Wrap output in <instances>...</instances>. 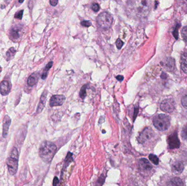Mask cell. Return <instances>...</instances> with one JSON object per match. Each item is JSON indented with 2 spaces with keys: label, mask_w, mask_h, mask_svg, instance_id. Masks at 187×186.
<instances>
[{
  "label": "cell",
  "mask_w": 187,
  "mask_h": 186,
  "mask_svg": "<svg viewBox=\"0 0 187 186\" xmlns=\"http://www.w3.org/2000/svg\"><path fill=\"white\" fill-rule=\"evenodd\" d=\"M57 151L55 145L49 142H44L41 145L39 155L41 158L46 163L51 162Z\"/></svg>",
  "instance_id": "1"
},
{
  "label": "cell",
  "mask_w": 187,
  "mask_h": 186,
  "mask_svg": "<svg viewBox=\"0 0 187 186\" xmlns=\"http://www.w3.org/2000/svg\"><path fill=\"white\" fill-rule=\"evenodd\" d=\"M153 124L156 128L161 131L167 130L170 126L169 116L165 114H159L154 118Z\"/></svg>",
  "instance_id": "2"
},
{
  "label": "cell",
  "mask_w": 187,
  "mask_h": 186,
  "mask_svg": "<svg viewBox=\"0 0 187 186\" xmlns=\"http://www.w3.org/2000/svg\"><path fill=\"white\" fill-rule=\"evenodd\" d=\"M113 17L107 12L101 13L97 17V22L98 25L103 29H107L111 26L113 22Z\"/></svg>",
  "instance_id": "3"
},
{
  "label": "cell",
  "mask_w": 187,
  "mask_h": 186,
  "mask_svg": "<svg viewBox=\"0 0 187 186\" xmlns=\"http://www.w3.org/2000/svg\"><path fill=\"white\" fill-rule=\"evenodd\" d=\"M154 132L151 127H146L137 137V141L140 144H143L153 137Z\"/></svg>",
  "instance_id": "4"
},
{
  "label": "cell",
  "mask_w": 187,
  "mask_h": 186,
  "mask_svg": "<svg viewBox=\"0 0 187 186\" xmlns=\"http://www.w3.org/2000/svg\"><path fill=\"white\" fill-rule=\"evenodd\" d=\"M6 164L9 174L11 175H15L18 170V158L10 156L6 160Z\"/></svg>",
  "instance_id": "5"
},
{
  "label": "cell",
  "mask_w": 187,
  "mask_h": 186,
  "mask_svg": "<svg viewBox=\"0 0 187 186\" xmlns=\"http://www.w3.org/2000/svg\"><path fill=\"white\" fill-rule=\"evenodd\" d=\"M175 108V103L173 99L167 98L161 103V109L165 113H170L174 111Z\"/></svg>",
  "instance_id": "6"
},
{
  "label": "cell",
  "mask_w": 187,
  "mask_h": 186,
  "mask_svg": "<svg viewBox=\"0 0 187 186\" xmlns=\"http://www.w3.org/2000/svg\"><path fill=\"white\" fill-rule=\"evenodd\" d=\"M167 143L170 149H175L180 147V142L178 139L177 132L175 131L167 137Z\"/></svg>",
  "instance_id": "7"
},
{
  "label": "cell",
  "mask_w": 187,
  "mask_h": 186,
  "mask_svg": "<svg viewBox=\"0 0 187 186\" xmlns=\"http://www.w3.org/2000/svg\"><path fill=\"white\" fill-rule=\"evenodd\" d=\"M66 98L64 95H54L51 97L49 104L51 107L60 106L65 102Z\"/></svg>",
  "instance_id": "8"
},
{
  "label": "cell",
  "mask_w": 187,
  "mask_h": 186,
  "mask_svg": "<svg viewBox=\"0 0 187 186\" xmlns=\"http://www.w3.org/2000/svg\"><path fill=\"white\" fill-rule=\"evenodd\" d=\"M138 166L141 170L149 171L151 170L153 166L149 161L146 158H141L138 162Z\"/></svg>",
  "instance_id": "9"
},
{
  "label": "cell",
  "mask_w": 187,
  "mask_h": 186,
  "mask_svg": "<svg viewBox=\"0 0 187 186\" xmlns=\"http://www.w3.org/2000/svg\"><path fill=\"white\" fill-rule=\"evenodd\" d=\"M11 123V119L8 115L5 116L3 119V133L2 136L4 138L7 137L9 128Z\"/></svg>",
  "instance_id": "10"
},
{
  "label": "cell",
  "mask_w": 187,
  "mask_h": 186,
  "mask_svg": "<svg viewBox=\"0 0 187 186\" xmlns=\"http://www.w3.org/2000/svg\"><path fill=\"white\" fill-rule=\"evenodd\" d=\"M11 90L9 83L7 80H3L0 84V93L3 95H8Z\"/></svg>",
  "instance_id": "11"
},
{
  "label": "cell",
  "mask_w": 187,
  "mask_h": 186,
  "mask_svg": "<svg viewBox=\"0 0 187 186\" xmlns=\"http://www.w3.org/2000/svg\"><path fill=\"white\" fill-rule=\"evenodd\" d=\"M21 29L18 26H13L9 32V37L12 40H17L20 37V32Z\"/></svg>",
  "instance_id": "12"
},
{
  "label": "cell",
  "mask_w": 187,
  "mask_h": 186,
  "mask_svg": "<svg viewBox=\"0 0 187 186\" xmlns=\"http://www.w3.org/2000/svg\"><path fill=\"white\" fill-rule=\"evenodd\" d=\"M172 172L176 175H179L182 173L184 169V165L180 162H176L172 164L171 167Z\"/></svg>",
  "instance_id": "13"
},
{
  "label": "cell",
  "mask_w": 187,
  "mask_h": 186,
  "mask_svg": "<svg viewBox=\"0 0 187 186\" xmlns=\"http://www.w3.org/2000/svg\"><path fill=\"white\" fill-rule=\"evenodd\" d=\"M47 92L45 91L43 92L42 95L41 97L40 101L37 109V113H40L43 110V108H45L46 100H47Z\"/></svg>",
  "instance_id": "14"
},
{
  "label": "cell",
  "mask_w": 187,
  "mask_h": 186,
  "mask_svg": "<svg viewBox=\"0 0 187 186\" xmlns=\"http://www.w3.org/2000/svg\"><path fill=\"white\" fill-rule=\"evenodd\" d=\"M167 186H184L182 180L178 177H174L170 180Z\"/></svg>",
  "instance_id": "15"
},
{
  "label": "cell",
  "mask_w": 187,
  "mask_h": 186,
  "mask_svg": "<svg viewBox=\"0 0 187 186\" xmlns=\"http://www.w3.org/2000/svg\"><path fill=\"white\" fill-rule=\"evenodd\" d=\"M180 67L185 73H187V53H183L180 58Z\"/></svg>",
  "instance_id": "16"
},
{
  "label": "cell",
  "mask_w": 187,
  "mask_h": 186,
  "mask_svg": "<svg viewBox=\"0 0 187 186\" xmlns=\"http://www.w3.org/2000/svg\"><path fill=\"white\" fill-rule=\"evenodd\" d=\"M38 80V76L36 74H32L29 77L27 80V84L30 86H33L37 82Z\"/></svg>",
  "instance_id": "17"
},
{
  "label": "cell",
  "mask_w": 187,
  "mask_h": 186,
  "mask_svg": "<svg viewBox=\"0 0 187 186\" xmlns=\"http://www.w3.org/2000/svg\"><path fill=\"white\" fill-rule=\"evenodd\" d=\"M73 162V158H72V153H71L70 152H69L67 153V156L66 157V158L65 160V163L63 167V170L67 168V166L69 165V164Z\"/></svg>",
  "instance_id": "18"
},
{
  "label": "cell",
  "mask_w": 187,
  "mask_h": 186,
  "mask_svg": "<svg viewBox=\"0 0 187 186\" xmlns=\"http://www.w3.org/2000/svg\"><path fill=\"white\" fill-rule=\"evenodd\" d=\"M16 53V49H14V48H11L6 53L7 61H8L9 60H11L12 58H13L14 56L15 55Z\"/></svg>",
  "instance_id": "19"
},
{
  "label": "cell",
  "mask_w": 187,
  "mask_h": 186,
  "mask_svg": "<svg viewBox=\"0 0 187 186\" xmlns=\"http://www.w3.org/2000/svg\"><path fill=\"white\" fill-rule=\"evenodd\" d=\"M149 159L153 164L155 165H158L159 160L158 158L157 157V156L153 154H151L149 156Z\"/></svg>",
  "instance_id": "20"
},
{
  "label": "cell",
  "mask_w": 187,
  "mask_h": 186,
  "mask_svg": "<svg viewBox=\"0 0 187 186\" xmlns=\"http://www.w3.org/2000/svg\"><path fill=\"white\" fill-rule=\"evenodd\" d=\"M86 90H87V86H86V85H84V86L82 87L81 90H80L79 95H80V98H81L82 99H83V100L84 99L86 95H87Z\"/></svg>",
  "instance_id": "21"
},
{
  "label": "cell",
  "mask_w": 187,
  "mask_h": 186,
  "mask_svg": "<svg viewBox=\"0 0 187 186\" xmlns=\"http://www.w3.org/2000/svg\"><path fill=\"white\" fill-rule=\"evenodd\" d=\"M181 136L182 137L183 139L187 141V123L183 128L181 132Z\"/></svg>",
  "instance_id": "22"
},
{
  "label": "cell",
  "mask_w": 187,
  "mask_h": 186,
  "mask_svg": "<svg viewBox=\"0 0 187 186\" xmlns=\"http://www.w3.org/2000/svg\"><path fill=\"white\" fill-rule=\"evenodd\" d=\"M105 177L104 175L102 174L100 177L98 178V180L97 181L95 186H103V184L105 182Z\"/></svg>",
  "instance_id": "23"
},
{
  "label": "cell",
  "mask_w": 187,
  "mask_h": 186,
  "mask_svg": "<svg viewBox=\"0 0 187 186\" xmlns=\"http://www.w3.org/2000/svg\"><path fill=\"white\" fill-rule=\"evenodd\" d=\"M181 34H182V36L183 40L187 43V26L183 28L182 31H181Z\"/></svg>",
  "instance_id": "24"
},
{
  "label": "cell",
  "mask_w": 187,
  "mask_h": 186,
  "mask_svg": "<svg viewBox=\"0 0 187 186\" xmlns=\"http://www.w3.org/2000/svg\"><path fill=\"white\" fill-rule=\"evenodd\" d=\"M123 44H124V42L120 39L118 38V39L117 40V41H116V46H117V48L118 49H121Z\"/></svg>",
  "instance_id": "25"
},
{
  "label": "cell",
  "mask_w": 187,
  "mask_h": 186,
  "mask_svg": "<svg viewBox=\"0 0 187 186\" xmlns=\"http://www.w3.org/2000/svg\"><path fill=\"white\" fill-rule=\"evenodd\" d=\"M23 12H24V10H20L15 14L14 17L18 19H22L23 15Z\"/></svg>",
  "instance_id": "26"
},
{
  "label": "cell",
  "mask_w": 187,
  "mask_h": 186,
  "mask_svg": "<svg viewBox=\"0 0 187 186\" xmlns=\"http://www.w3.org/2000/svg\"><path fill=\"white\" fill-rule=\"evenodd\" d=\"M181 102L183 106L187 109V95H185L182 98Z\"/></svg>",
  "instance_id": "27"
},
{
  "label": "cell",
  "mask_w": 187,
  "mask_h": 186,
  "mask_svg": "<svg viewBox=\"0 0 187 186\" xmlns=\"http://www.w3.org/2000/svg\"><path fill=\"white\" fill-rule=\"evenodd\" d=\"M91 8H92V9L94 11L97 12H98V11H99V9H100V6H99L98 3H93V4L92 5Z\"/></svg>",
  "instance_id": "28"
},
{
  "label": "cell",
  "mask_w": 187,
  "mask_h": 186,
  "mask_svg": "<svg viewBox=\"0 0 187 186\" xmlns=\"http://www.w3.org/2000/svg\"><path fill=\"white\" fill-rule=\"evenodd\" d=\"M81 25L85 27H89L91 25V23L90 21H83L81 22Z\"/></svg>",
  "instance_id": "29"
},
{
  "label": "cell",
  "mask_w": 187,
  "mask_h": 186,
  "mask_svg": "<svg viewBox=\"0 0 187 186\" xmlns=\"http://www.w3.org/2000/svg\"><path fill=\"white\" fill-rule=\"evenodd\" d=\"M53 62H50L47 64V66L46 67V68L45 69V72H47L48 73V71H49V69L50 68H51V67L53 66Z\"/></svg>",
  "instance_id": "30"
},
{
  "label": "cell",
  "mask_w": 187,
  "mask_h": 186,
  "mask_svg": "<svg viewBox=\"0 0 187 186\" xmlns=\"http://www.w3.org/2000/svg\"><path fill=\"white\" fill-rule=\"evenodd\" d=\"M59 183V181L58 179V177H56L54 178L53 182V186H57L58 185V184Z\"/></svg>",
  "instance_id": "31"
},
{
  "label": "cell",
  "mask_w": 187,
  "mask_h": 186,
  "mask_svg": "<svg viewBox=\"0 0 187 186\" xmlns=\"http://www.w3.org/2000/svg\"><path fill=\"white\" fill-rule=\"evenodd\" d=\"M58 0H50V3L52 6H55L56 5L58 4Z\"/></svg>",
  "instance_id": "32"
},
{
  "label": "cell",
  "mask_w": 187,
  "mask_h": 186,
  "mask_svg": "<svg viewBox=\"0 0 187 186\" xmlns=\"http://www.w3.org/2000/svg\"><path fill=\"white\" fill-rule=\"evenodd\" d=\"M116 79L119 81H122V80H124V77L122 76H117Z\"/></svg>",
  "instance_id": "33"
},
{
  "label": "cell",
  "mask_w": 187,
  "mask_h": 186,
  "mask_svg": "<svg viewBox=\"0 0 187 186\" xmlns=\"http://www.w3.org/2000/svg\"><path fill=\"white\" fill-rule=\"evenodd\" d=\"M47 75H48L47 72H43V73L42 75L41 76V78H42L43 80H45L46 79L47 77Z\"/></svg>",
  "instance_id": "34"
},
{
  "label": "cell",
  "mask_w": 187,
  "mask_h": 186,
  "mask_svg": "<svg viewBox=\"0 0 187 186\" xmlns=\"http://www.w3.org/2000/svg\"><path fill=\"white\" fill-rule=\"evenodd\" d=\"M138 109L136 108L135 109V112H134V121L135 120V119L136 118V116L137 115V113H138Z\"/></svg>",
  "instance_id": "35"
},
{
  "label": "cell",
  "mask_w": 187,
  "mask_h": 186,
  "mask_svg": "<svg viewBox=\"0 0 187 186\" xmlns=\"http://www.w3.org/2000/svg\"><path fill=\"white\" fill-rule=\"evenodd\" d=\"M24 2V1H19V2L20 3H22Z\"/></svg>",
  "instance_id": "36"
}]
</instances>
